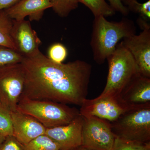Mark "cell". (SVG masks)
<instances>
[{
    "mask_svg": "<svg viewBox=\"0 0 150 150\" xmlns=\"http://www.w3.org/2000/svg\"><path fill=\"white\" fill-rule=\"evenodd\" d=\"M13 136L23 145L44 135L46 128L35 118L17 111L10 113Z\"/></svg>",
    "mask_w": 150,
    "mask_h": 150,
    "instance_id": "13",
    "label": "cell"
},
{
    "mask_svg": "<svg viewBox=\"0 0 150 150\" xmlns=\"http://www.w3.org/2000/svg\"><path fill=\"white\" fill-rule=\"evenodd\" d=\"M121 1L129 12L138 14L139 17L146 21H150V0L143 3L139 2L138 0H121Z\"/></svg>",
    "mask_w": 150,
    "mask_h": 150,
    "instance_id": "18",
    "label": "cell"
},
{
    "mask_svg": "<svg viewBox=\"0 0 150 150\" xmlns=\"http://www.w3.org/2000/svg\"><path fill=\"white\" fill-rule=\"evenodd\" d=\"M51 0H21L16 4L4 10L7 15L16 21L28 17L29 21H39L44 11L52 8Z\"/></svg>",
    "mask_w": 150,
    "mask_h": 150,
    "instance_id": "14",
    "label": "cell"
},
{
    "mask_svg": "<svg viewBox=\"0 0 150 150\" xmlns=\"http://www.w3.org/2000/svg\"><path fill=\"white\" fill-rule=\"evenodd\" d=\"M109 3V5L115 11L118 12L124 16L129 15V10L122 3L121 0H107Z\"/></svg>",
    "mask_w": 150,
    "mask_h": 150,
    "instance_id": "25",
    "label": "cell"
},
{
    "mask_svg": "<svg viewBox=\"0 0 150 150\" xmlns=\"http://www.w3.org/2000/svg\"><path fill=\"white\" fill-rule=\"evenodd\" d=\"M21 0H0V11L4 10L16 4Z\"/></svg>",
    "mask_w": 150,
    "mask_h": 150,
    "instance_id": "26",
    "label": "cell"
},
{
    "mask_svg": "<svg viewBox=\"0 0 150 150\" xmlns=\"http://www.w3.org/2000/svg\"><path fill=\"white\" fill-rule=\"evenodd\" d=\"M83 123V117L80 114L67 125L46 128L45 134L59 145L60 150L81 146Z\"/></svg>",
    "mask_w": 150,
    "mask_h": 150,
    "instance_id": "10",
    "label": "cell"
},
{
    "mask_svg": "<svg viewBox=\"0 0 150 150\" xmlns=\"http://www.w3.org/2000/svg\"><path fill=\"white\" fill-rule=\"evenodd\" d=\"M83 117L81 146L94 150H111L115 137L110 122L95 116Z\"/></svg>",
    "mask_w": 150,
    "mask_h": 150,
    "instance_id": "7",
    "label": "cell"
},
{
    "mask_svg": "<svg viewBox=\"0 0 150 150\" xmlns=\"http://www.w3.org/2000/svg\"><path fill=\"white\" fill-rule=\"evenodd\" d=\"M137 22L142 32L123 38L121 43L133 56L140 74L150 78V25L139 17Z\"/></svg>",
    "mask_w": 150,
    "mask_h": 150,
    "instance_id": "8",
    "label": "cell"
},
{
    "mask_svg": "<svg viewBox=\"0 0 150 150\" xmlns=\"http://www.w3.org/2000/svg\"><path fill=\"white\" fill-rule=\"evenodd\" d=\"M0 134L7 136L13 135L10 113L0 105Z\"/></svg>",
    "mask_w": 150,
    "mask_h": 150,
    "instance_id": "23",
    "label": "cell"
},
{
    "mask_svg": "<svg viewBox=\"0 0 150 150\" xmlns=\"http://www.w3.org/2000/svg\"><path fill=\"white\" fill-rule=\"evenodd\" d=\"M129 108H131L123 104L118 96H99L94 99L84 100L79 112L83 117L95 116L111 122Z\"/></svg>",
    "mask_w": 150,
    "mask_h": 150,
    "instance_id": "9",
    "label": "cell"
},
{
    "mask_svg": "<svg viewBox=\"0 0 150 150\" xmlns=\"http://www.w3.org/2000/svg\"><path fill=\"white\" fill-rule=\"evenodd\" d=\"M6 137V136H4L2 134H0V147L5 139Z\"/></svg>",
    "mask_w": 150,
    "mask_h": 150,
    "instance_id": "27",
    "label": "cell"
},
{
    "mask_svg": "<svg viewBox=\"0 0 150 150\" xmlns=\"http://www.w3.org/2000/svg\"><path fill=\"white\" fill-rule=\"evenodd\" d=\"M89 9L94 17L103 16L105 17L114 15L115 12L105 0H78Z\"/></svg>",
    "mask_w": 150,
    "mask_h": 150,
    "instance_id": "16",
    "label": "cell"
},
{
    "mask_svg": "<svg viewBox=\"0 0 150 150\" xmlns=\"http://www.w3.org/2000/svg\"><path fill=\"white\" fill-rule=\"evenodd\" d=\"M21 63L25 79L21 96L80 106L86 99L92 68L88 62L56 64L39 49Z\"/></svg>",
    "mask_w": 150,
    "mask_h": 150,
    "instance_id": "1",
    "label": "cell"
},
{
    "mask_svg": "<svg viewBox=\"0 0 150 150\" xmlns=\"http://www.w3.org/2000/svg\"><path fill=\"white\" fill-rule=\"evenodd\" d=\"M118 97L129 108L150 104V78L138 74L122 90Z\"/></svg>",
    "mask_w": 150,
    "mask_h": 150,
    "instance_id": "12",
    "label": "cell"
},
{
    "mask_svg": "<svg viewBox=\"0 0 150 150\" xmlns=\"http://www.w3.org/2000/svg\"><path fill=\"white\" fill-rule=\"evenodd\" d=\"M52 8L59 16L65 18L79 6L78 0H51Z\"/></svg>",
    "mask_w": 150,
    "mask_h": 150,
    "instance_id": "19",
    "label": "cell"
},
{
    "mask_svg": "<svg viewBox=\"0 0 150 150\" xmlns=\"http://www.w3.org/2000/svg\"><path fill=\"white\" fill-rule=\"evenodd\" d=\"M136 32L134 22L125 17L118 22L108 21L101 16L94 17L90 41L94 61L98 64H103L120 40Z\"/></svg>",
    "mask_w": 150,
    "mask_h": 150,
    "instance_id": "2",
    "label": "cell"
},
{
    "mask_svg": "<svg viewBox=\"0 0 150 150\" xmlns=\"http://www.w3.org/2000/svg\"><path fill=\"white\" fill-rule=\"evenodd\" d=\"M13 23V20L7 15L5 11H0V46L8 47L16 51L11 36Z\"/></svg>",
    "mask_w": 150,
    "mask_h": 150,
    "instance_id": "15",
    "label": "cell"
},
{
    "mask_svg": "<svg viewBox=\"0 0 150 150\" xmlns=\"http://www.w3.org/2000/svg\"><path fill=\"white\" fill-rule=\"evenodd\" d=\"M106 60L108 65L107 82L99 96H118L129 82L140 73L139 70L133 56L121 42Z\"/></svg>",
    "mask_w": 150,
    "mask_h": 150,
    "instance_id": "4",
    "label": "cell"
},
{
    "mask_svg": "<svg viewBox=\"0 0 150 150\" xmlns=\"http://www.w3.org/2000/svg\"><path fill=\"white\" fill-rule=\"evenodd\" d=\"M111 150H150V142H136L115 138Z\"/></svg>",
    "mask_w": 150,
    "mask_h": 150,
    "instance_id": "20",
    "label": "cell"
},
{
    "mask_svg": "<svg viewBox=\"0 0 150 150\" xmlns=\"http://www.w3.org/2000/svg\"><path fill=\"white\" fill-rule=\"evenodd\" d=\"M24 80L21 63L0 67V105L10 113L17 111Z\"/></svg>",
    "mask_w": 150,
    "mask_h": 150,
    "instance_id": "6",
    "label": "cell"
},
{
    "mask_svg": "<svg viewBox=\"0 0 150 150\" xmlns=\"http://www.w3.org/2000/svg\"><path fill=\"white\" fill-rule=\"evenodd\" d=\"M68 50L66 46L60 43L52 44L48 50V59L56 64H60L67 59Z\"/></svg>",
    "mask_w": 150,
    "mask_h": 150,
    "instance_id": "22",
    "label": "cell"
},
{
    "mask_svg": "<svg viewBox=\"0 0 150 150\" xmlns=\"http://www.w3.org/2000/svg\"><path fill=\"white\" fill-rule=\"evenodd\" d=\"M25 150H60L59 145L45 134L25 145Z\"/></svg>",
    "mask_w": 150,
    "mask_h": 150,
    "instance_id": "17",
    "label": "cell"
},
{
    "mask_svg": "<svg viewBox=\"0 0 150 150\" xmlns=\"http://www.w3.org/2000/svg\"><path fill=\"white\" fill-rule=\"evenodd\" d=\"M66 150H83L82 147L81 146L78 147L74 148V149H70Z\"/></svg>",
    "mask_w": 150,
    "mask_h": 150,
    "instance_id": "28",
    "label": "cell"
},
{
    "mask_svg": "<svg viewBox=\"0 0 150 150\" xmlns=\"http://www.w3.org/2000/svg\"><path fill=\"white\" fill-rule=\"evenodd\" d=\"M83 150H91V149H85V148H83Z\"/></svg>",
    "mask_w": 150,
    "mask_h": 150,
    "instance_id": "29",
    "label": "cell"
},
{
    "mask_svg": "<svg viewBox=\"0 0 150 150\" xmlns=\"http://www.w3.org/2000/svg\"><path fill=\"white\" fill-rule=\"evenodd\" d=\"M110 123L115 138L150 142V103L129 108Z\"/></svg>",
    "mask_w": 150,
    "mask_h": 150,
    "instance_id": "5",
    "label": "cell"
},
{
    "mask_svg": "<svg viewBox=\"0 0 150 150\" xmlns=\"http://www.w3.org/2000/svg\"></svg>",
    "mask_w": 150,
    "mask_h": 150,
    "instance_id": "30",
    "label": "cell"
},
{
    "mask_svg": "<svg viewBox=\"0 0 150 150\" xmlns=\"http://www.w3.org/2000/svg\"><path fill=\"white\" fill-rule=\"evenodd\" d=\"M11 36L16 51L23 56H28L39 50L41 41L33 29L29 21L13 20Z\"/></svg>",
    "mask_w": 150,
    "mask_h": 150,
    "instance_id": "11",
    "label": "cell"
},
{
    "mask_svg": "<svg viewBox=\"0 0 150 150\" xmlns=\"http://www.w3.org/2000/svg\"><path fill=\"white\" fill-rule=\"evenodd\" d=\"M23 56L11 48L0 46V67L21 63Z\"/></svg>",
    "mask_w": 150,
    "mask_h": 150,
    "instance_id": "21",
    "label": "cell"
},
{
    "mask_svg": "<svg viewBox=\"0 0 150 150\" xmlns=\"http://www.w3.org/2000/svg\"><path fill=\"white\" fill-rule=\"evenodd\" d=\"M17 110L35 118L46 128L67 125L80 114L79 110L67 104L23 96L20 98Z\"/></svg>",
    "mask_w": 150,
    "mask_h": 150,
    "instance_id": "3",
    "label": "cell"
},
{
    "mask_svg": "<svg viewBox=\"0 0 150 150\" xmlns=\"http://www.w3.org/2000/svg\"><path fill=\"white\" fill-rule=\"evenodd\" d=\"M0 150H25L24 145L22 144L13 135L6 137L0 147Z\"/></svg>",
    "mask_w": 150,
    "mask_h": 150,
    "instance_id": "24",
    "label": "cell"
}]
</instances>
